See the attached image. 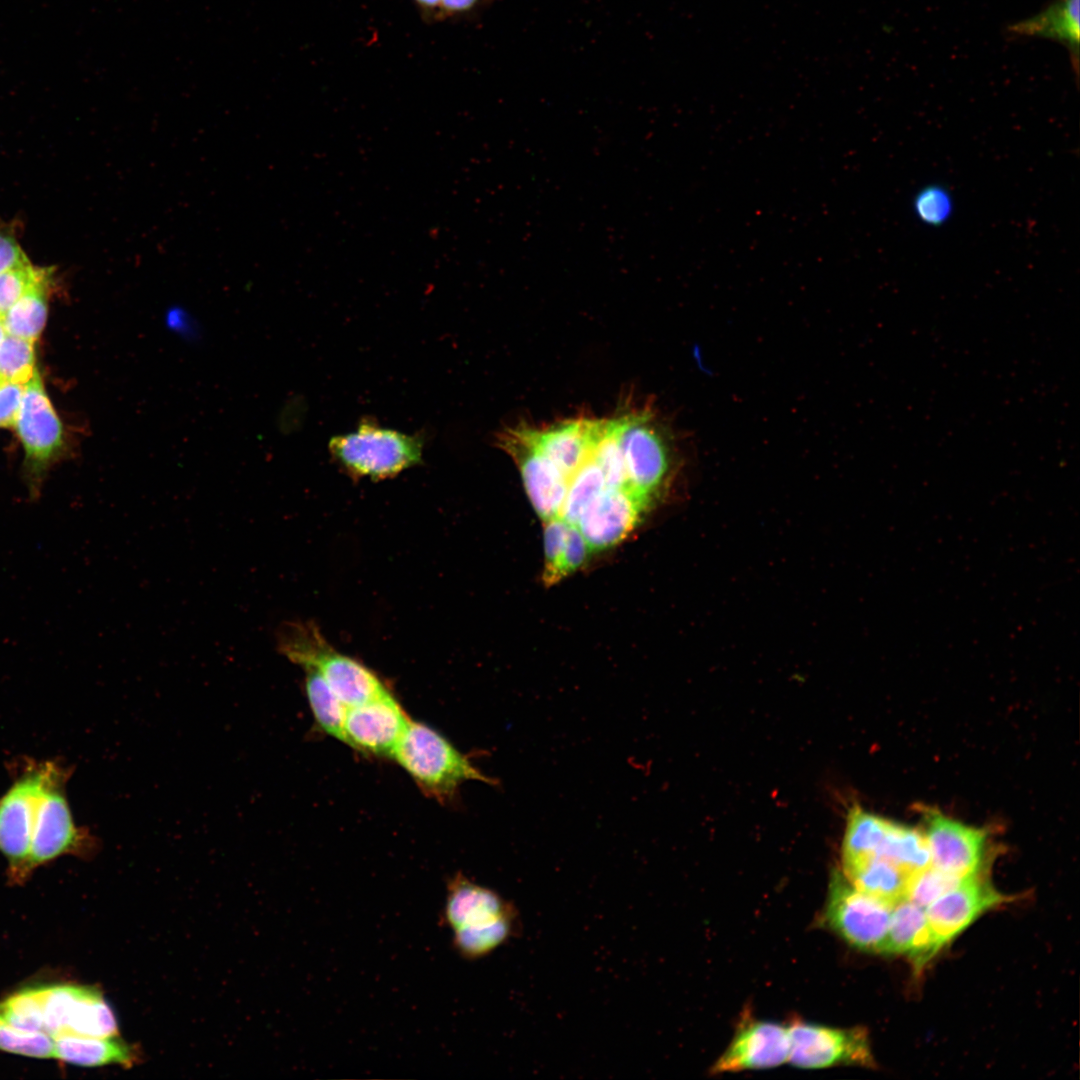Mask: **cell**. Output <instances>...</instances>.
I'll return each mask as SVG.
<instances>
[{"mask_svg": "<svg viewBox=\"0 0 1080 1080\" xmlns=\"http://www.w3.org/2000/svg\"><path fill=\"white\" fill-rule=\"evenodd\" d=\"M277 643L291 662L316 671L347 707L389 691L374 671L331 646L313 623L283 624Z\"/></svg>", "mask_w": 1080, "mask_h": 1080, "instance_id": "6da1fadb", "label": "cell"}, {"mask_svg": "<svg viewBox=\"0 0 1080 1080\" xmlns=\"http://www.w3.org/2000/svg\"><path fill=\"white\" fill-rule=\"evenodd\" d=\"M391 757L424 793L439 801L453 798L459 786L466 781L477 780L489 785L497 783L474 766L445 737L421 722L410 721Z\"/></svg>", "mask_w": 1080, "mask_h": 1080, "instance_id": "7a4b0ae2", "label": "cell"}, {"mask_svg": "<svg viewBox=\"0 0 1080 1080\" xmlns=\"http://www.w3.org/2000/svg\"><path fill=\"white\" fill-rule=\"evenodd\" d=\"M424 443L423 433L409 435L364 418L355 431L332 437L328 449L352 478L378 481L421 464Z\"/></svg>", "mask_w": 1080, "mask_h": 1080, "instance_id": "3957f363", "label": "cell"}, {"mask_svg": "<svg viewBox=\"0 0 1080 1080\" xmlns=\"http://www.w3.org/2000/svg\"><path fill=\"white\" fill-rule=\"evenodd\" d=\"M70 769L55 763L38 802L28 868L37 867L64 855L86 857L97 849V841L89 830L76 824L65 786Z\"/></svg>", "mask_w": 1080, "mask_h": 1080, "instance_id": "277c9868", "label": "cell"}, {"mask_svg": "<svg viewBox=\"0 0 1080 1080\" xmlns=\"http://www.w3.org/2000/svg\"><path fill=\"white\" fill-rule=\"evenodd\" d=\"M55 761L30 760L0 796V855L15 883L29 875V855L35 814Z\"/></svg>", "mask_w": 1080, "mask_h": 1080, "instance_id": "5b68a950", "label": "cell"}, {"mask_svg": "<svg viewBox=\"0 0 1080 1080\" xmlns=\"http://www.w3.org/2000/svg\"><path fill=\"white\" fill-rule=\"evenodd\" d=\"M671 440L650 414L619 418L618 443L628 485L647 502L665 490L674 475L677 464Z\"/></svg>", "mask_w": 1080, "mask_h": 1080, "instance_id": "8992f818", "label": "cell"}, {"mask_svg": "<svg viewBox=\"0 0 1080 1080\" xmlns=\"http://www.w3.org/2000/svg\"><path fill=\"white\" fill-rule=\"evenodd\" d=\"M15 428L25 450V480L31 501L40 496L41 485L60 454L64 438L57 416L37 372L25 384Z\"/></svg>", "mask_w": 1080, "mask_h": 1080, "instance_id": "52a82bcc", "label": "cell"}, {"mask_svg": "<svg viewBox=\"0 0 1080 1080\" xmlns=\"http://www.w3.org/2000/svg\"><path fill=\"white\" fill-rule=\"evenodd\" d=\"M893 907L858 890L842 872L834 871L824 920L849 944L861 950L880 952Z\"/></svg>", "mask_w": 1080, "mask_h": 1080, "instance_id": "ba28073f", "label": "cell"}, {"mask_svg": "<svg viewBox=\"0 0 1080 1080\" xmlns=\"http://www.w3.org/2000/svg\"><path fill=\"white\" fill-rule=\"evenodd\" d=\"M46 1033L53 1038L72 1034L107 1037L118 1035L115 1014L102 991L93 986L56 984L41 986Z\"/></svg>", "mask_w": 1080, "mask_h": 1080, "instance_id": "9c48e42d", "label": "cell"}, {"mask_svg": "<svg viewBox=\"0 0 1080 1080\" xmlns=\"http://www.w3.org/2000/svg\"><path fill=\"white\" fill-rule=\"evenodd\" d=\"M788 1035V1062L797 1067L873 1062L867 1034L860 1028L842 1029L797 1021L788 1027Z\"/></svg>", "mask_w": 1080, "mask_h": 1080, "instance_id": "30bf717a", "label": "cell"}, {"mask_svg": "<svg viewBox=\"0 0 1080 1080\" xmlns=\"http://www.w3.org/2000/svg\"><path fill=\"white\" fill-rule=\"evenodd\" d=\"M497 443L519 466L523 483L537 514L544 520L560 517L567 479L538 449L528 427L508 429Z\"/></svg>", "mask_w": 1080, "mask_h": 1080, "instance_id": "8fae6325", "label": "cell"}, {"mask_svg": "<svg viewBox=\"0 0 1080 1080\" xmlns=\"http://www.w3.org/2000/svg\"><path fill=\"white\" fill-rule=\"evenodd\" d=\"M924 820L930 865L960 879L977 874L984 859L985 831L936 810L928 809Z\"/></svg>", "mask_w": 1080, "mask_h": 1080, "instance_id": "7c38bea8", "label": "cell"}, {"mask_svg": "<svg viewBox=\"0 0 1080 1080\" xmlns=\"http://www.w3.org/2000/svg\"><path fill=\"white\" fill-rule=\"evenodd\" d=\"M1008 900L978 873L963 878L924 908L936 948H942L983 912Z\"/></svg>", "mask_w": 1080, "mask_h": 1080, "instance_id": "4fadbf2b", "label": "cell"}, {"mask_svg": "<svg viewBox=\"0 0 1080 1080\" xmlns=\"http://www.w3.org/2000/svg\"><path fill=\"white\" fill-rule=\"evenodd\" d=\"M411 719L390 693L348 707L344 733L347 745L373 755L391 756Z\"/></svg>", "mask_w": 1080, "mask_h": 1080, "instance_id": "5bb4252c", "label": "cell"}, {"mask_svg": "<svg viewBox=\"0 0 1080 1080\" xmlns=\"http://www.w3.org/2000/svg\"><path fill=\"white\" fill-rule=\"evenodd\" d=\"M788 1027L743 1018L727 1049L711 1068L713 1074L764 1069L788 1062Z\"/></svg>", "mask_w": 1080, "mask_h": 1080, "instance_id": "9a60e30c", "label": "cell"}, {"mask_svg": "<svg viewBox=\"0 0 1080 1080\" xmlns=\"http://www.w3.org/2000/svg\"><path fill=\"white\" fill-rule=\"evenodd\" d=\"M648 502L629 488L605 489L575 524L590 551L622 542L636 527Z\"/></svg>", "mask_w": 1080, "mask_h": 1080, "instance_id": "2e32d148", "label": "cell"}, {"mask_svg": "<svg viewBox=\"0 0 1080 1080\" xmlns=\"http://www.w3.org/2000/svg\"><path fill=\"white\" fill-rule=\"evenodd\" d=\"M516 911L512 902L461 873L448 882L443 915L452 931L484 926Z\"/></svg>", "mask_w": 1080, "mask_h": 1080, "instance_id": "e0dca14e", "label": "cell"}, {"mask_svg": "<svg viewBox=\"0 0 1080 1080\" xmlns=\"http://www.w3.org/2000/svg\"><path fill=\"white\" fill-rule=\"evenodd\" d=\"M937 952L925 909L907 899L895 904L880 953L906 954L921 967Z\"/></svg>", "mask_w": 1080, "mask_h": 1080, "instance_id": "ac0fdd59", "label": "cell"}, {"mask_svg": "<svg viewBox=\"0 0 1080 1080\" xmlns=\"http://www.w3.org/2000/svg\"><path fill=\"white\" fill-rule=\"evenodd\" d=\"M1080 0H1054L1046 9L1008 27L1014 37H1041L1062 43L1070 52L1075 72L1079 63Z\"/></svg>", "mask_w": 1080, "mask_h": 1080, "instance_id": "d6986e66", "label": "cell"}, {"mask_svg": "<svg viewBox=\"0 0 1080 1080\" xmlns=\"http://www.w3.org/2000/svg\"><path fill=\"white\" fill-rule=\"evenodd\" d=\"M54 1057L83 1067L108 1064L130 1067L136 1063L139 1055L134 1046L118 1035L93 1037L63 1034L54 1038Z\"/></svg>", "mask_w": 1080, "mask_h": 1080, "instance_id": "ffe728a7", "label": "cell"}, {"mask_svg": "<svg viewBox=\"0 0 1080 1080\" xmlns=\"http://www.w3.org/2000/svg\"><path fill=\"white\" fill-rule=\"evenodd\" d=\"M842 873L858 890L892 906L906 899L911 875L886 859L871 857L845 864Z\"/></svg>", "mask_w": 1080, "mask_h": 1080, "instance_id": "44dd1931", "label": "cell"}, {"mask_svg": "<svg viewBox=\"0 0 1080 1080\" xmlns=\"http://www.w3.org/2000/svg\"><path fill=\"white\" fill-rule=\"evenodd\" d=\"M871 857L886 859L910 875L930 865V854L923 832L889 820L878 843L865 855L842 865Z\"/></svg>", "mask_w": 1080, "mask_h": 1080, "instance_id": "7402d4cb", "label": "cell"}, {"mask_svg": "<svg viewBox=\"0 0 1080 1080\" xmlns=\"http://www.w3.org/2000/svg\"><path fill=\"white\" fill-rule=\"evenodd\" d=\"M601 420H599L596 435L586 459L567 477V489L560 517L569 524L575 525L588 506L608 488L594 453Z\"/></svg>", "mask_w": 1080, "mask_h": 1080, "instance_id": "603a6c76", "label": "cell"}, {"mask_svg": "<svg viewBox=\"0 0 1080 1080\" xmlns=\"http://www.w3.org/2000/svg\"><path fill=\"white\" fill-rule=\"evenodd\" d=\"M519 930L520 917L516 911L481 927L452 931V942L463 958L477 960L507 943Z\"/></svg>", "mask_w": 1080, "mask_h": 1080, "instance_id": "cb8c5ba5", "label": "cell"}, {"mask_svg": "<svg viewBox=\"0 0 1080 1080\" xmlns=\"http://www.w3.org/2000/svg\"><path fill=\"white\" fill-rule=\"evenodd\" d=\"M304 671L306 695L315 721L326 734L346 743L344 723L348 707L316 671Z\"/></svg>", "mask_w": 1080, "mask_h": 1080, "instance_id": "d4e9b609", "label": "cell"}, {"mask_svg": "<svg viewBox=\"0 0 1080 1080\" xmlns=\"http://www.w3.org/2000/svg\"><path fill=\"white\" fill-rule=\"evenodd\" d=\"M47 281L25 293L3 316L7 334L34 342L47 319Z\"/></svg>", "mask_w": 1080, "mask_h": 1080, "instance_id": "484cf974", "label": "cell"}, {"mask_svg": "<svg viewBox=\"0 0 1080 1080\" xmlns=\"http://www.w3.org/2000/svg\"><path fill=\"white\" fill-rule=\"evenodd\" d=\"M0 1018L23 1031L46 1033L40 986L23 989L0 1001Z\"/></svg>", "mask_w": 1080, "mask_h": 1080, "instance_id": "4316f807", "label": "cell"}, {"mask_svg": "<svg viewBox=\"0 0 1080 1080\" xmlns=\"http://www.w3.org/2000/svg\"><path fill=\"white\" fill-rule=\"evenodd\" d=\"M37 372L34 342L7 334L0 343V377L25 385Z\"/></svg>", "mask_w": 1080, "mask_h": 1080, "instance_id": "83f0119b", "label": "cell"}, {"mask_svg": "<svg viewBox=\"0 0 1080 1080\" xmlns=\"http://www.w3.org/2000/svg\"><path fill=\"white\" fill-rule=\"evenodd\" d=\"M0 1050L33 1058L54 1057V1038L17 1029L0 1018Z\"/></svg>", "mask_w": 1080, "mask_h": 1080, "instance_id": "f1b7e54d", "label": "cell"}, {"mask_svg": "<svg viewBox=\"0 0 1080 1080\" xmlns=\"http://www.w3.org/2000/svg\"><path fill=\"white\" fill-rule=\"evenodd\" d=\"M47 269L36 268L26 261L0 273V316L6 312L31 288L49 280Z\"/></svg>", "mask_w": 1080, "mask_h": 1080, "instance_id": "f546056e", "label": "cell"}, {"mask_svg": "<svg viewBox=\"0 0 1080 1080\" xmlns=\"http://www.w3.org/2000/svg\"><path fill=\"white\" fill-rule=\"evenodd\" d=\"M961 880L929 865L910 876L906 899L925 908Z\"/></svg>", "mask_w": 1080, "mask_h": 1080, "instance_id": "4dcf8cb0", "label": "cell"}, {"mask_svg": "<svg viewBox=\"0 0 1080 1080\" xmlns=\"http://www.w3.org/2000/svg\"><path fill=\"white\" fill-rule=\"evenodd\" d=\"M569 523L561 517L545 521L544 529V582L554 584L560 577V564L564 551Z\"/></svg>", "mask_w": 1080, "mask_h": 1080, "instance_id": "1f68e13d", "label": "cell"}, {"mask_svg": "<svg viewBox=\"0 0 1080 1080\" xmlns=\"http://www.w3.org/2000/svg\"><path fill=\"white\" fill-rule=\"evenodd\" d=\"M914 210L919 219L928 225H941L952 214L953 202L950 194L940 186H928L916 195Z\"/></svg>", "mask_w": 1080, "mask_h": 1080, "instance_id": "d6a6232c", "label": "cell"}, {"mask_svg": "<svg viewBox=\"0 0 1080 1080\" xmlns=\"http://www.w3.org/2000/svg\"><path fill=\"white\" fill-rule=\"evenodd\" d=\"M164 322L167 329L187 342L198 343L202 338L199 321L183 306H170L165 312Z\"/></svg>", "mask_w": 1080, "mask_h": 1080, "instance_id": "836d02e7", "label": "cell"}, {"mask_svg": "<svg viewBox=\"0 0 1080 1080\" xmlns=\"http://www.w3.org/2000/svg\"><path fill=\"white\" fill-rule=\"evenodd\" d=\"M589 546L576 525L569 524L560 564V577L572 573L584 563Z\"/></svg>", "mask_w": 1080, "mask_h": 1080, "instance_id": "e575fe53", "label": "cell"}, {"mask_svg": "<svg viewBox=\"0 0 1080 1080\" xmlns=\"http://www.w3.org/2000/svg\"><path fill=\"white\" fill-rule=\"evenodd\" d=\"M23 384L0 377V427L15 425L24 392Z\"/></svg>", "mask_w": 1080, "mask_h": 1080, "instance_id": "d590c367", "label": "cell"}, {"mask_svg": "<svg viewBox=\"0 0 1080 1080\" xmlns=\"http://www.w3.org/2000/svg\"><path fill=\"white\" fill-rule=\"evenodd\" d=\"M28 261L16 240L0 232V273Z\"/></svg>", "mask_w": 1080, "mask_h": 1080, "instance_id": "8d00e7d4", "label": "cell"}, {"mask_svg": "<svg viewBox=\"0 0 1080 1080\" xmlns=\"http://www.w3.org/2000/svg\"><path fill=\"white\" fill-rule=\"evenodd\" d=\"M478 0H441L439 11L443 15L462 14L471 10Z\"/></svg>", "mask_w": 1080, "mask_h": 1080, "instance_id": "74e56055", "label": "cell"}, {"mask_svg": "<svg viewBox=\"0 0 1080 1080\" xmlns=\"http://www.w3.org/2000/svg\"><path fill=\"white\" fill-rule=\"evenodd\" d=\"M416 5L427 13L439 11L441 0H414Z\"/></svg>", "mask_w": 1080, "mask_h": 1080, "instance_id": "f35d334b", "label": "cell"}, {"mask_svg": "<svg viewBox=\"0 0 1080 1080\" xmlns=\"http://www.w3.org/2000/svg\"><path fill=\"white\" fill-rule=\"evenodd\" d=\"M6 335H7V332H6L5 327H4L3 317L0 316V343L3 341V339L5 338Z\"/></svg>", "mask_w": 1080, "mask_h": 1080, "instance_id": "ab89813d", "label": "cell"}]
</instances>
